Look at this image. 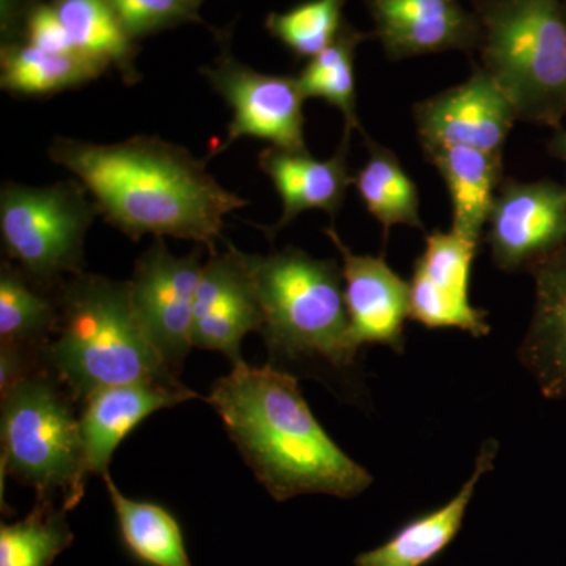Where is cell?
<instances>
[{
	"label": "cell",
	"mask_w": 566,
	"mask_h": 566,
	"mask_svg": "<svg viewBox=\"0 0 566 566\" xmlns=\"http://www.w3.org/2000/svg\"><path fill=\"white\" fill-rule=\"evenodd\" d=\"M57 293L40 289L17 264L0 266V344L44 352L57 333Z\"/></svg>",
	"instance_id": "603a6c76"
},
{
	"label": "cell",
	"mask_w": 566,
	"mask_h": 566,
	"mask_svg": "<svg viewBox=\"0 0 566 566\" xmlns=\"http://www.w3.org/2000/svg\"><path fill=\"white\" fill-rule=\"evenodd\" d=\"M499 444L488 439L475 468L455 497L433 512L409 520L387 542L354 558L356 566H427L446 553L463 528L465 512L480 479L494 468Z\"/></svg>",
	"instance_id": "ac0fdd59"
},
{
	"label": "cell",
	"mask_w": 566,
	"mask_h": 566,
	"mask_svg": "<svg viewBox=\"0 0 566 566\" xmlns=\"http://www.w3.org/2000/svg\"><path fill=\"white\" fill-rule=\"evenodd\" d=\"M482 69L517 120L560 128L566 118V0H474Z\"/></svg>",
	"instance_id": "5b68a950"
},
{
	"label": "cell",
	"mask_w": 566,
	"mask_h": 566,
	"mask_svg": "<svg viewBox=\"0 0 566 566\" xmlns=\"http://www.w3.org/2000/svg\"><path fill=\"white\" fill-rule=\"evenodd\" d=\"M66 510L39 501L24 520L0 526V566H51L69 549L74 535Z\"/></svg>",
	"instance_id": "484cf974"
},
{
	"label": "cell",
	"mask_w": 566,
	"mask_h": 566,
	"mask_svg": "<svg viewBox=\"0 0 566 566\" xmlns=\"http://www.w3.org/2000/svg\"><path fill=\"white\" fill-rule=\"evenodd\" d=\"M48 156L87 188L104 221L132 241L170 237L214 253L227 241V216L249 205L219 185L188 148L155 136L117 144L55 137Z\"/></svg>",
	"instance_id": "6da1fadb"
},
{
	"label": "cell",
	"mask_w": 566,
	"mask_h": 566,
	"mask_svg": "<svg viewBox=\"0 0 566 566\" xmlns=\"http://www.w3.org/2000/svg\"><path fill=\"white\" fill-rule=\"evenodd\" d=\"M342 255L349 334L357 349L389 346L403 352L405 322L409 318V283L387 264L385 255H357L334 227L324 230Z\"/></svg>",
	"instance_id": "4fadbf2b"
},
{
	"label": "cell",
	"mask_w": 566,
	"mask_h": 566,
	"mask_svg": "<svg viewBox=\"0 0 566 566\" xmlns=\"http://www.w3.org/2000/svg\"><path fill=\"white\" fill-rule=\"evenodd\" d=\"M375 36L390 61L479 50L482 29L458 0H367Z\"/></svg>",
	"instance_id": "5bb4252c"
},
{
	"label": "cell",
	"mask_w": 566,
	"mask_h": 566,
	"mask_svg": "<svg viewBox=\"0 0 566 566\" xmlns=\"http://www.w3.org/2000/svg\"><path fill=\"white\" fill-rule=\"evenodd\" d=\"M74 50L120 73L128 85L142 80L136 40L128 35L107 0H51Z\"/></svg>",
	"instance_id": "7402d4cb"
},
{
	"label": "cell",
	"mask_w": 566,
	"mask_h": 566,
	"mask_svg": "<svg viewBox=\"0 0 566 566\" xmlns=\"http://www.w3.org/2000/svg\"><path fill=\"white\" fill-rule=\"evenodd\" d=\"M202 256L200 248L185 256L174 255L164 238H155L136 260L128 281L137 318L175 375H180L193 348V303Z\"/></svg>",
	"instance_id": "9c48e42d"
},
{
	"label": "cell",
	"mask_w": 566,
	"mask_h": 566,
	"mask_svg": "<svg viewBox=\"0 0 566 566\" xmlns=\"http://www.w3.org/2000/svg\"><path fill=\"white\" fill-rule=\"evenodd\" d=\"M517 120L512 103L476 66L469 80L415 106L417 134L424 155L464 147L502 156Z\"/></svg>",
	"instance_id": "8fae6325"
},
{
	"label": "cell",
	"mask_w": 566,
	"mask_h": 566,
	"mask_svg": "<svg viewBox=\"0 0 566 566\" xmlns=\"http://www.w3.org/2000/svg\"><path fill=\"white\" fill-rule=\"evenodd\" d=\"M212 91L232 111L227 139L212 155L240 139L270 142L273 147L304 151L305 96L296 76H275L244 65L226 50L214 65L200 70Z\"/></svg>",
	"instance_id": "ba28073f"
},
{
	"label": "cell",
	"mask_w": 566,
	"mask_h": 566,
	"mask_svg": "<svg viewBox=\"0 0 566 566\" xmlns=\"http://www.w3.org/2000/svg\"><path fill=\"white\" fill-rule=\"evenodd\" d=\"M486 227V243L499 270H531L566 245V186L551 180L502 181Z\"/></svg>",
	"instance_id": "30bf717a"
},
{
	"label": "cell",
	"mask_w": 566,
	"mask_h": 566,
	"mask_svg": "<svg viewBox=\"0 0 566 566\" xmlns=\"http://www.w3.org/2000/svg\"><path fill=\"white\" fill-rule=\"evenodd\" d=\"M367 164L354 175V188L365 208L381 223L385 240L394 226L423 230L420 219V199L416 182L405 172L401 163L389 148L365 136Z\"/></svg>",
	"instance_id": "cb8c5ba5"
},
{
	"label": "cell",
	"mask_w": 566,
	"mask_h": 566,
	"mask_svg": "<svg viewBox=\"0 0 566 566\" xmlns=\"http://www.w3.org/2000/svg\"><path fill=\"white\" fill-rule=\"evenodd\" d=\"M109 66L82 52H48L31 44L0 50V87L22 98H41L98 80Z\"/></svg>",
	"instance_id": "ffe728a7"
},
{
	"label": "cell",
	"mask_w": 566,
	"mask_h": 566,
	"mask_svg": "<svg viewBox=\"0 0 566 566\" xmlns=\"http://www.w3.org/2000/svg\"><path fill=\"white\" fill-rule=\"evenodd\" d=\"M104 485L117 516L123 546L144 566H192L180 521L166 506L137 501L118 490L111 472Z\"/></svg>",
	"instance_id": "44dd1931"
},
{
	"label": "cell",
	"mask_w": 566,
	"mask_h": 566,
	"mask_svg": "<svg viewBox=\"0 0 566 566\" xmlns=\"http://www.w3.org/2000/svg\"><path fill=\"white\" fill-rule=\"evenodd\" d=\"M367 39V33L357 31L345 21L337 39L311 59L296 76L305 99L319 98L342 112L345 118V136H352V132L367 136L357 117L354 80L357 48Z\"/></svg>",
	"instance_id": "d4e9b609"
},
{
	"label": "cell",
	"mask_w": 566,
	"mask_h": 566,
	"mask_svg": "<svg viewBox=\"0 0 566 566\" xmlns=\"http://www.w3.org/2000/svg\"><path fill=\"white\" fill-rule=\"evenodd\" d=\"M547 150L554 158L560 159L562 163L566 164V128L560 126L556 129V133L551 137L549 144H547Z\"/></svg>",
	"instance_id": "d6a6232c"
},
{
	"label": "cell",
	"mask_w": 566,
	"mask_h": 566,
	"mask_svg": "<svg viewBox=\"0 0 566 566\" xmlns=\"http://www.w3.org/2000/svg\"><path fill=\"white\" fill-rule=\"evenodd\" d=\"M117 14L123 29L133 40L144 39L178 28V25L202 24L200 6L203 0H107Z\"/></svg>",
	"instance_id": "f546056e"
},
{
	"label": "cell",
	"mask_w": 566,
	"mask_h": 566,
	"mask_svg": "<svg viewBox=\"0 0 566 566\" xmlns=\"http://www.w3.org/2000/svg\"><path fill=\"white\" fill-rule=\"evenodd\" d=\"M24 43L48 52H74L73 41L52 3L41 2L25 22Z\"/></svg>",
	"instance_id": "4dcf8cb0"
},
{
	"label": "cell",
	"mask_w": 566,
	"mask_h": 566,
	"mask_svg": "<svg viewBox=\"0 0 566 566\" xmlns=\"http://www.w3.org/2000/svg\"><path fill=\"white\" fill-rule=\"evenodd\" d=\"M43 0H0L2 46L24 43L25 22Z\"/></svg>",
	"instance_id": "1f68e13d"
},
{
	"label": "cell",
	"mask_w": 566,
	"mask_h": 566,
	"mask_svg": "<svg viewBox=\"0 0 566 566\" xmlns=\"http://www.w3.org/2000/svg\"><path fill=\"white\" fill-rule=\"evenodd\" d=\"M486 312L469 300L438 292L427 279L412 274L409 282V318L428 329H460L474 337H485L491 326Z\"/></svg>",
	"instance_id": "f1b7e54d"
},
{
	"label": "cell",
	"mask_w": 566,
	"mask_h": 566,
	"mask_svg": "<svg viewBox=\"0 0 566 566\" xmlns=\"http://www.w3.org/2000/svg\"><path fill=\"white\" fill-rule=\"evenodd\" d=\"M244 262L271 353L286 359H322L334 367L354 364L359 349L349 334L342 264L296 248L270 255L244 252Z\"/></svg>",
	"instance_id": "277c9868"
},
{
	"label": "cell",
	"mask_w": 566,
	"mask_h": 566,
	"mask_svg": "<svg viewBox=\"0 0 566 566\" xmlns=\"http://www.w3.org/2000/svg\"><path fill=\"white\" fill-rule=\"evenodd\" d=\"M452 200V232L480 243L490 216L491 205L502 181V156L452 147L428 153Z\"/></svg>",
	"instance_id": "d6986e66"
},
{
	"label": "cell",
	"mask_w": 566,
	"mask_h": 566,
	"mask_svg": "<svg viewBox=\"0 0 566 566\" xmlns=\"http://www.w3.org/2000/svg\"><path fill=\"white\" fill-rule=\"evenodd\" d=\"M535 311L520 348L521 363L546 397L566 394V245L531 268Z\"/></svg>",
	"instance_id": "e0dca14e"
},
{
	"label": "cell",
	"mask_w": 566,
	"mask_h": 566,
	"mask_svg": "<svg viewBox=\"0 0 566 566\" xmlns=\"http://www.w3.org/2000/svg\"><path fill=\"white\" fill-rule=\"evenodd\" d=\"M346 0H307L285 13L268 14L266 29L296 57L314 59L326 50L344 25Z\"/></svg>",
	"instance_id": "4316f807"
},
{
	"label": "cell",
	"mask_w": 566,
	"mask_h": 566,
	"mask_svg": "<svg viewBox=\"0 0 566 566\" xmlns=\"http://www.w3.org/2000/svg\"><path fill=\"white\" fill-rule=\"evenodd\" d=\"M57 301L61 319L43 363L74 403L104 387L181 382L137 318L128 281L77 274L57 290Z\"/></svg>",
	"instance_id": "3957f363"
},
{
	"label": "cell",
	"mask_w": 566,
	"mask_h": 566,
	"mask_svg": "<svg viewBox=\"0 0 566 566\" xmlns=\"http://www.w3.org/2000/svg\"><path fill=\"white\" fill-rule=\"evenodd\" d=\"M349 136L329 159H316L304 151L264 148L259 155L260 170L271 181L282 200L281 219L271 227H262L268 240L307 210H322L335 218L345 202L346 192L354 186L348 164Z\"/></svg>",
	"instance_id": "2e32d148"
},
{
	"label": "cell",
	"mask_w": 566,
	"mask_h": 566,
	"mask_svg": "<svg viewBox=\"0 0 566 566\" xmlns=\"http://www.w3.org/2000/svg\"><path fill=\"white\" fill-rule=\"evenodd\" d=\"M479 244L452 230L449 233L436 230L427 237L415 273L427 279L438 292L469 300V282Z\"/></svg>",
	"instance_id": "83f0119b"
},
{
	"label": "cell",
	"mask_w": 566,
	"mask_h": 566,
	"mask_svg": "<svg viewBox=\"0 0 566 566\" xmlns=\"http://www.w3.org/2000/svg\"><path fill=\"white\" fill-rule=\"evenodd\" d=\"M199 398L182 385L137 381L104 387L82 403L80 424L88 474L104 475L126 436L156 411Z\"/></svg>",
	"instance_id": "9a60e30c"
},
{
	"label": "cell",
	"mask_w": 566,
	"mask_h": 566,
	"mask_svg": "<svg viewBox=\"0 0 566 566\" xmlns=\"http://www.w3.org/2000/svg\"><path fill=\"white\" fill-rule=\"evenodd\" d=\"M207 401L274 501L301 494L352 499L374 483L312 415L297 379L281 368L233 364Z\"/></svg>",
	"instance_id": "7a4b0ae2"
},
{
	"label": "cell",
	"mask_w": 566,
	"mask_h": 566,
	"mask_svg": "<svg viewBox=\"0 0 566 566\" xmlns=\"http://www.w3.org/2000/svg\"><path fill=\"white\" fill-rule=\"evenodd\" d=\"M96 216L98 205L77 178L50 186L7 181L0 189L3 249L46 292L84 273L85 238Z\"/></svg>",
	"instance_id": "52a82bcc"
},
{
	"label": "cell",
	"mask_w": 566,
	"mask_h": 566,
	"mask_svg": "<svg viewBox=\"0 0 566 566\" xmlns=\"http://www.w3.org/2000/svg\"><path fill=\"white\" fill-rule=\"evenodd\" d=\"M2 395V479L14 476L39 501L62 499L69 512L84 497L88 474L74 400L48 368L25 376Z\"/></svg>",
	"instance_id": "8992f818"
},
{
	"label": "cell",
	"mask_w": 566,
	"mask_h": 566,
	"mask_svg": "<svg viewBox=\"0 0 566 566\" xmlns=\"http://www.w3.org/2000/svg\"><path fill=\"white\" fill-rule=\"evenodd\" d=\"M227 251L210 253L203 263L193 303L192 346L218 352L241 363V344L262 333L263 314L244 252L226 241Z\"/></svg>",
	"instance_id": "7c38bea8"
}]
</instances>
